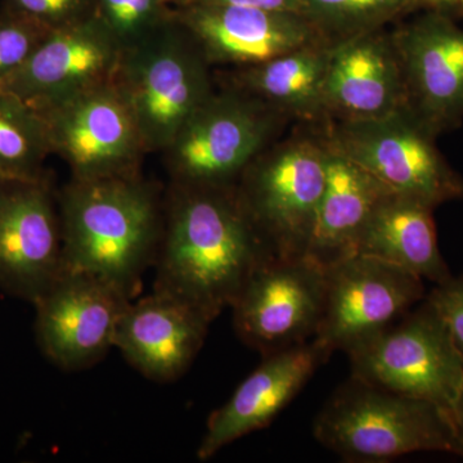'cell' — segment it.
I'll list each match as a JSON object with an SVG mask.
<instances>
[{
  "label": "cell",
  "mask_w": 463,
  "mask_h": 463,
  "mask_svg": "<svg viewBox=\"0 0 463 463\" xmlns=\"http://www.w3.org/2000/svg\"><path fill=\"white\" fill-rule=\"evenodd\" d=\"M323 149L325 190L306 257L327 269L356 255L368 218L390 191L334 146Z\"/></svg>",
  "instance_id": "cell-20"
},
{
  "label": "cell",
  "mask_w": 463,
  "mask_h": 463,
  "mask_svg": "<svg viewBox=\"0 0 463 463\" xmlns=\"http://www.w3.org/2000/svg\"><path fill=\"white\" fill-rule=\"evenodd\" d=\"M407 106L397 52L373 32L347 36L332 48L323 108L345 120H368L392 115Z\"/></svg>",
  "instance_id": "cell-19"
},
{
  "label": "cell",
  "mask_w": 463,
  "mask_h": 463,
  "mask_svg": "<svg viewBox=\"0 0 463 463\" xmlns=\"http://www.w3.org/2000/svg\"><path fill=\"white\" fill-rule=\"evenodd\" d=\"M3 5L51 30L74 25L96 14L94 0H3Z\"/></svg>",
  "instance_id": "cell-27"
},
{
  "label": "cell",
  "mask_w": 463,
  "mask_h": 463,
  "mask_svg": "<svg viewBox=\"0 0 463 463\" xmlns=\"http://www.w3.org/2000/svg\"><path fill=\"white\" fill-rule=\"evenodd\" d=\"M62 265L57 194L48 179H0V286L33 304Z\"/></svg>",
  "instance_id": "cell-13"
},
{
  "label": "cell",
  "mask_w": 463,
  "mask_h": 463,
  "mask_svg": "<svg viewBox=\"0 0 463 463\" xmlns=\"http://www.w3.org/2000/svg\"><path fill=\"white\" fill-rule=\"evenodd\" d=\"M459 0H417V5L420 7H429L434 9H441L455 5Z\"/></svg>",
  "instance_id": "cell-31"
},
{
  "label": "cell",
  "mask_w": 463,
  "mask_h": 463,
  "mask_svg": "<svg viewBox=\"0 0 463 463\" xmlns=\"http://www.w3.org/2000/svg\"><path fill=\"white\" fill-rule=\"evenodd\" d=\"M325 270V309L315 340L332 354L349 352L426 298L419 276L367 255H353Z\"/></svg>",
  "instance_id": "cell-11"
},
{
  "label": "cell",
  "mask_w": 463,
  "mask_h": 463,
  "mask_svg": "<svg viewBox=\"0 0 463 463\" xmlns=\"http://www.w3.org/2000/svg\"><path fill=\"white\" fill-rule=\"evenodd\" d=\"M309 18L323 30L352 36L373 32L408 11L419 8L417 0H307Z\"/></svg>",
  "instance_id": "cell-24"
},
{
  "label": "cell",
  "mask_w": 463,
  "mask_h": 463,
  "mask_svg": "<svg viewBox=\"0 0 463 463\" xmlns=\"http://www.w3.org/2000/svg\"><path fill=\"white\" fill-rule=\"evenodd\" d=\"M326 270L309 258L261 261L232 304L237 336L267 356L309 343L321 325Z\"/></svg>",
  "instance_id": "cell-10"
},
{
  "label": "cell",
  "mask_w": 463,
  "mask_h": 463,
  "mask_svg": "<svg viewBox=\"0 0 463 463\" xmlns=\"http://www.w3.org/2000/svg\"><path fill=\"white\" fill-rule=\"evenodd\" d=\"M52 152L42 115L25 100L0 91V178L39 181Z\"/></svg>",
  "instance_id": "cell-23"
},
{
  "label": "cell",
  "mask_w": 463,
  "mask_h": 463,
  "mask_svg": "<svg viewBox=\"0 0 463 463\" xmlns=\"http://www.w3.org/2000/svg\"><path fill=\"white\" fill-rule=\"evenodd\" d=\"M426 298L440 317L463 359V274L435 285L430 294H426Z\"/></svg>",
  "instance_id": "cell-28"
},
{
  "label": "cell",
  "mask_w": 463,
  "mask_h": 463,
  "mask_svg": "<svg viewBox=\"0 0 463 463\" xmlns=\"http://www.w3.org/2000/svg\"><path fill=\"white\" fill-rule=\"evenodd\" d=\"M450 421L453 429V455L463 458V385L453 408Z\"/></svg>",
  "instance_id": "cell-30"
},
{
  "label": "cell",
  "mask_w": 463,
  "mask_h": 463,
  "mask_svg": "<svg viewBox=\"0 0 463 463\" xmlns=\"http://www.w3.org/2000/svg\"><path fill=\"white\" fill-rule=\"evenodd\" d=\"M332 48L309 44L245 67L241 85L254 99L270 102L298 114H313L323 109V88Z\"/></svg>",
  "instance_id": "cell-22"
},
{
  "label": "cell",
  "mask_w": 463,
  "mask_h": 463,
  "mask_svg": "<svg viewBox=\"0 0 463 463\" xmlns=\"http://www.w3.org/2000/svg\"><path fill=\"white\" fill-rule=\"evenodd\" d=\"M434 132L405 106L392 115L345 120L331 146L392 194L432 207L463 197V181L441 156Z\"/></svg>",
  "instance_id": "cell-6"
},
{
  "label": "cell",
  "mask_w": 463,
  "mask_h": 463,
  "mask_svg": "<svg viewBox=\"0 0 463 463\" xmlns=\"http://www.w3.org/2000/svg\"><path fill=\"white\" fill-rule=\"evenodd\" d=\"M261 103L239 91L213 94L163 152L172 184L236 185L268 138L270 123Z\"/></svg>",
  "instance_id": "cell-8"
},
{
  "label": "cell",
  "mask_w": 463,
  "mask_h": 463,
  "mask_svg": "<svg viewBox=\"0 0 463 463\" xmlns=\"http://www.w3.org/2000/svg\"><path fill=\"white\" fill-rule=\"evenodd\" d=\"M434 207L389 192L374 207L356 245V254L380 259L440 285L452 277L441 257Z\"/></svg>",
  "instance_id": "cell-21"
},
{
  "label": "cell",
  "mask_w": 463,
  "mask_h": 463,
  "mask_svg": "<svg viewBox=\"0 0 463 463\" xmlns=\"http://www.w3.org/2000/svg\"><path fill=\"white\" fill-rule=\"evenodd\" d=\"M96 14L123 50H130L175 23V8L163 0H94Z\"/></svg>",
  "instance_id": "cell-25"
},
{
  "label": "cell",
  "mask_w": 463,
  "mask_h": 463,
  "mask_svg": "<svg viewBox=\"0 0 463 463\" xmlns=\"http://www.w3.org/2000/svg\"><path fill=\"white\" fill-rule=\"evenodd\" d=\"M331 355L313 339L263 356L230 401L210 414L197 458L209 461L233 441L269 425Z\"/></svg>",
  "instance_id": "cell-17"
},
{
  "label": "cell",
  "mask_w": 463,
  "mask_h": 463,
  "mask_svg": "<svg viewBox=\"0 0 463 463\" xmlns=\"http://www.w3.org/2000/svg\"><path fill=\"white\" fill-rule=\"evenodd\" d=\"M269 257L236 185L172 184L164 203L154 291L178 298L213 322Z\"/></svg>",
  "instance_id": "cell-1"
},
{
  "label": "cell",
  "mask_w": 463,
  "mask_h": 463,
  "mask_svg": "<svg viewBox=\"0 0 463 463\" xmlns=\"http://www.w3.org/2000/svg\"><path fill=\"white\" fill-rule=\"evenodd\" d=\"M62 269L90 274L133 298L155 263L164 203L141 174L72 179L57 194Z\"/></svg>",
  "instance_id": "cell-2"
},
{
  "label": "cell",
  "mask_w": 463,
  "mask_h": 463,
  "mask_svg": "<svg viewBox=\"0 0 463 463\" xmlns=\"http://www.w3.org/2000/svg\"><path fill=\"white\" fill-rule=\"evenodd\" d=\"M236 184L241 203L276 258L306 257L325 190V149L300 143L252 161Z\"/></svg>",
  "instance_id": "cell-7"
},
{
  "label": "cell",
  "mask_w": 463,
  "mask_h": 463,
  "mask_svg": "<svg viewBox=\"0 0 463 463\" xmlns=\"http://www.w3.org/2000/svg\"><path fill=\"white\" fill-rule=\"evenodd\" d=\"M459 2H462V3H463V0H459Z\"/></svg>",
  "instance_id": "cell-33"
},
{
  "label": "cell",
  "mask_w": 463,
  "mask_h": 463,
  "mask_svg": "<svg viewBox=\"0 0 463 463\" xmlns=\"http://www.w3.org/2000/svg\"><path fill=\"white\" fill-rule=\"evenodd\" d=\"M214 5H237V7L263 9V11L288 12L309 17L307 0H201Z\"/></svg>",
  "instance_id": "cell-29"
},
{
  "label": "cell",
  "mask_w": 463,
  "mask_h": 463,
  "mask_svg": "<svg viewBox=\"0 0 463 463\" xmlns=\"http://www.w3.org/2000/svg\"><path fill=\"white\" fill-rule=\"evenodd\" d=\"M36 111L47 125L52 152L66 161L72 179L141 174L147 151L115 80Z\"/></svg>",
  "instance_id": "cell-9"
},
{
  "label": "cell",
  "mask_w": 463,
  "mask_h": 463,
  "mask_svg": "<svg viewBox=\"0 0 463 463\" xmlns=\"http://www.w3.org/2000/svg\"><path fill=\"white\" fill-rule=\"evenodd\" d=\"M313 434L346 462H390L416 452L453 455L452 422L438 405L354 376L323 405Z\"/></svg>",
  "instance_id": "cell-3"
},
{
  "label": "cell",
  "mask_w": 463,
  "mask_h": 463,
  "mask_svg": "<svg viewBox=\"0 0 463 463\" xmlns=\"http://www.w3.org/2000/svg\"><path fill=\"white\" fill-rule=\"evenodd\" d=\"M0 179H2V178H0Z\"/></svg>",
  "instance_id": "cell-34"
},
{
  "label": "cell",
  "mask_w": 463,
  "mask_h": 463,
  "mask_svg": "<svg viewBox=\"0 0 463 463\" xmlns=\"http://www.w3.org/2000/svg\"><path fill=\"white\" fill-rule=\"evenodd\" d=\"M132 298L90 274L62 269L33 303L39 346L66 371L93 367L114 346L116 328Z\"/></svg>",
  "instance_id": "cell-12"
},
{
  "label": "cell",
  "mask_w": 463,
  "mask_h": 463,
  "mask_svg": "<svg viewBox=\"0 0 463 463\" xmlns=\"http://www.w3.org/2000/svg\"><path fill=\"white\" fill-rule=\"evenodd\" d=\"M209 62L178 21L125 50L115 84L132 109L146 151L164 152L214 94Z\"/></svg>",
  "instance_id": "cell-4"
},
{
  "label": "cell",
  "mask_w": 463,
  "mask_h": 463,
  "mask_svg": "<svg viewBox=\"0 0 463 463\" xmlns=\"http://www.w3.org/2000/svg\"><path fill=\"white\" fill-rule=\"evenodd\" d=\"M176 21L209 65L251 67L315 44L321 29L303 14L194 0L175 8Z\"/></svg>",
  "instance_id": "cell-15"
},
{
  "label": "cell",
  "mask_w": 463,
  "mask_h": 463,
  "mask_svg": "<svg viewBox=\"0 0 463 463\" xmlns=\"http://www.w3.org/2000/svg\"><path fill=\"white\" fill-rule=\"evenodd\" d=\"M210 323L188 304L154 291L130 301L116 328L114 346L143 376L173 383L194 364Z\"/></svg>",
  "instance_id": "cell-18"
},
{
  "label": "cell",
  "mask_w": 463,
  "mask_h": 463,
  "mask_svg": "<svg viewBox=\"0 0 463 463\" xmlns=\"http://www.w3.org/2000/svg\"><path fill=\"white\" fill-rule=\"evenodd\" d=\"M407 106L432 132L463 116V29L431 12L395 36Z\"/></svg>",
  "instance_id": "cell-16"
},
{
  "label": "cell",
  "mask_w": 463,
  "mask_h": 463,
  "mask_svg": "<svg viewBox=\"0 0 463 463\" xmlns=\"http://www.w3.org/2000/svg\"><path fill=\"white\" fill-rule=\"evenodd\" d=\"M123 48L97 14L52 30L25 65L0 83L32 108L43 109L115 80Z\"/></svg>",
  "instance_id": "cell-14"
},
{
  "label": "cell",
  "mask_w": 463,
  "mask_h": 463,
  "mask_svg": "<svg viewBox=\"0 0 463 463\" xmlns=\"http://www.w3.org/2000/svg\"><path fill=\"white\" fill-rule=\"evenodd\" d=\"M51 32L38 21L3 5L0 9V83L25 65Z\"/></svg>",
  "instance_id": "cell-26"
},
{
  "label": "cell",
  "mask_w": 463,
  "mask_h": 463,
  "mask_svg": "<svg viewBox=\"0 0 463 463\" xmlns=\"http://www.w3.org/2000/svg\"><path fill=\"white\" fill-rule=\"evenodd\" d=\"M166 5H172L174 8L184 7V5H191L194 0H163Z\"/></svg>",
  "instance_id": "cell-32"
},
{
  "label": "cell",
  "mask_w": 463,
  "mask_h": 463,
  "mask_svg": "<svg viewBox=\"0 0 463 463\" xmlns=\"http://www.w3.org/2000/svg\"><path fill=\"white\" fill-rule=\"evenodd\" d=\"M346 354L352 376L438 405L452 417L463 385V359L428 298Z\"/></svg>",
  "instance_id": "cell-5"
}]
</instances>
